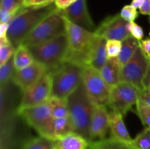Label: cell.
Here are the masks:
<instances>
[{
	"mask_svg": "<svg viewBox=\"0 0 150 149\" xmlns=\"http://www.w3.org/2000/svg\"><path fill=\"white\" fill-rule=\"evenodd\" d=\"M89 147V141L76 132L56 140V149H87Z\"/></svg>",
	"mask_w": 150,
	"mask_h": 149,
	"instance_id": "d6986e66",
	"label": "cell"
},
{
	"mask_svg": "<svg viewBox=\"0 0 150 149\" xmlns=\"http://www.w3.org/2000/svg\"><path fill=\"white\" fill-rule=\"evenodd\" d=\"M120 14L122 18H123L127 22H134V20L139 16L137 9L133 7L131 4L123 7Z\"/></svg>",
	"mask_w": 150,
	"mask_h": 149,
	"instance_id": "4dcf8cb0",
	"label": "cell"
},
{
	"mask_svg": "<svg viewBox=\"0 0 150 149\" xmlns=\"http://www.w3.org/2000/svg\"><path fill=\"white\" fill-rule=\"evenodd\" d=\"M127 29H128L130 34L133 37L136 38V39H138L139 41L143 39L144 33L143 29H142V26L138 25L135 22H129L128 24H127Z\"/></svg>",
	"mask_w": 150,
	"mask_h": 149,
	"instance_id": "d6a6232c",
	"label": "cell"
},
{
	"mask_svg": "<svg viewBox=\"0 0 150 149\" xmlns=\"http://www.w3.org/2000/svg\"><path fill=\"white\" fill-rule=\"evenodd\" d=\"M54 129L56 140L72 132H75L70 117L54 118Z\"/></svg>",
	"mask_w": 150,
	"mask_h": 149,
	"instance_id": "cb8c5ba5",
	"label": "cell"
},
{
	"mask_svg": "<svg viewBox=\"0 0 150 149\" xmlns=\"http://www.w3.org/2000/svg\"><path fill=\"white\" fill-rule=\"evenodd\" d=\"M16 71L14 64L13 56L4 64L0 65V83L1 86H4L9 80H12Z\"/></svg>",
	"mask_w": 150,
	"mask_h": 149,
	"instance_id": "484cf974",
	"label": "cell"
},
{
	"mask_svg": "<svg viewBox=\"0 0 150 149\" xmlns=\"http://www.w3.org/2000/svg\"><path fill=\"white\" fill-rule=\"evenodd\" d=\"M139 47L150 62V38L139 41Z\"/></svg>",
	"mask_w": 150,
	"mask_h": 149,
	"instance_id": "8d00e7d4",
	"label": "cell"
},
{
	"mask_svg": "<svg viewBox=\"0 0 150 149\" xmlns=\"http://www.w3.org/2000/svg\"><path fill=\"white\" fill-rule=\"evenodd\" d=\"M16 14L0 8V22L2 23H10Z\"/></svg>",
	"mask_w": 150,
	"mask_h": 149,
	"instance_id": "d590c367",
	"label": "cell"
},
{
	"mask_svg": "<svg viewBox=\"0 0 150 149\" xmlns=\"http://www.w3.org/2000/svg\"><path fill=\"white\" fill-rule=\"evenodd\" d=\"M28 48L35 61L45 65L48 70H54L66 61L69 52L65 34L42 44Z\"/></svg>",
	"mask_w": 150,
	"mask_h": 149,
	"instance_id": "5b68a950",
	"label": "cell"
},
{
	"mask_svg": "<svg viewBox=\"0 0 150 149\" xmlns=\"http://www.w3.org/2000/svg\"><path fill=\"white\" fill-rule=\"evenodd\" d=\"M82 83L94 104L104 106L108 105L111 87L104 80L99 70L90 66L84 67Z\"/></svg>",
	"mask_w": 150,
	"mask_h": 149,
	"instance_id": "ba28073f",
	"label": "cell"
},
{
	"mask_svg": "<svg viewBox=\"0 0 150 149\" xmlns=\"http://www.w3.org/2000/svg\"><path fill=\"white\" fill-rule=\"evenodd\" d=\"M25 0H1L0 8L17 14L24 7Z\"/></svg>",
	"mask_w": 150,
	"mask_h": 149,
	"instance_id": "83f0119b",
	"label": "cell"
},
{
	"mask_svg": "<svg viewBox=\"0 0 150 149\" xmlns=\"http://www.w3.org/2000/svg\"><path fill=\"white\" fill-rule=\"evenodd\" d=\"M9 24L8 23H2L0 24V37L7 36V31H8Z\"/></svg>",
	"mask_w": 150,
	"mask_h": 149,
	"instance_id": "60d3db41",
	"label": "cell"
},
{
	"mask_svg": "<svg viewBox=\"0 0 150 149\" xmlns=\"http://www.w3.org/2000/svg\"><path fill=\"white\" fill-rule=\"evenodd\" d=\"M149 149H150V148H149Z\"/></svg>",
	"mask_w": 150,
	"mask_h": 149,
	"instance_id": "7dc6e473",
	"label": "cell"
},
{
	"mask_svg": "<svg viewBox=\"0 0 150 149\" xmlns=\"http://www.w3.org/2000/svg\"><path fill=\"white\" fill-rule=\"evenodd\" d=\"M149 64V60L139 47L130 61L122 67L121 81L131 83L139 91L143 89V80Z\"/></svg>",
	"mask_w": 150,
	"mask_h": 149,
	"instance_id": "30bf717a",
	"label": "cell"
},
{
	"mask_svg": "<svg viewBox=\"0 0 150 149\" xmlns=\"http://www.w3.org/2000/svg\"><path fill=\"white\" fill-rule=\"evenodd\" d=\"M149 21H150V18H149Z\"/></svg>",
	"mask_w": 150,
	"mask_h": 149,
	"instance_id": "ee69618b",
	"label": "cell"
},
{
	"mask_svg": "<svg viewBox=\"0 0 150 149\" xmlns=\"http://www.w3.org/2000/svg\"><path fill=\"white\" fill-rule=\"evenodd\" d=\"M149 35H150V32H149Z\"/></svg>",
	"mask_w": 150,
	"mask_h": 149,
	"instance_id": "f6af8a7d",
	"label": "cell"
},
{
	"mask_svg": "<svg viewBox=\"0 0 150 149\" xmlns=\"http://www.w3.org/2000/svg\"><path fill=\"white\" fill-rule=\"evenodd\" d=\"M144 88H150V64L143 80Z\"/></svg>",
	"mask_w": 150,
	"mask_h": 149,
	"instance_id": "ab89813d",
	"label": "cell"
},
{
	"mask_svg": "<svg viewBox=\"0 0 150 149\" xmlns=\"http://www.w3.org/2000/svg\"><path fill=\"white\" fill-rule=\"evenodd\" d=\"M26 1H27V0H25V3H26Z\"/></svg>",
	"mask_w": 150,
	"mask_h": 149,
	"instance_id": "7bdbcfd3",
	"label": "cell"
},
{
	"mask_svg": "<svg viewBox=\"0 0 150 149\" xmlns=\"http://www.w3.org/2000/svg\"><path fill=\"white\" fill-rule=\"evenodd\" d=\"M58 9L55 3L40 8L23 7L9 23L7 37L15 48L23 43L30 32L45 17Z\"/></svg>",
	"mask_w": 150,
	"mask_h": 149,
	"instance_id": "6da1fadb",
	"label": "cell"
},
{
	"mask_svg": "<svg viewBox=\"0 0 150 149\" xmlns=\"http://www.w3.org/2000/svg\"><path fill=\"white\" fill-rule=\"evenodd\" d=\"M136 112L144 125L150 127V107L138 102L136 105Z\"/></svg>",
	"mask_w": 150,
	"mask_h": 149,
	"instance_id": "f546056e",
	"label": "cell"
},
{
	"mask_svg": "<svg viewBox=\"0 0 150 149\" xmlns=\"http://www.w3.org/2000/svg\"><path fill=\"white\" fill-rule=\"evenodd\" d=\"M110 131V115L104 105H94L90 124L91 143L105 139Z\"/></svg>",
	"mask_w": 150,
	"mask_h": 149,
	"instance_id": "9a60e30c",
	"label": "cell"
},
{
	"mask_svg": "<svg viewBox=\"0 0 150 149\" xmlns=\"http://www.w3.org/2000/svg\"><path fill=\"white\" fill-rule=\"evenodd\" d=\"M69 117L74 131L91 143L90 124L94 105L86 93L83 83L67 98Z\"/></svg>",
	"mask_w": 150,
	"mask_h": 149,
	"instance_id": "7a4b0ae2",
	"label": "cell"
},
{
	"mask_svg": "<svg viewBox=\"0 0 150 149\" xmlns=\"http://www.w3.org/2000/svg\"><path fill=\"white\" fill-rule=\"evenodd\" d=\"M62 15L74 24L91 32L96 29L88 11L86 0H78L64 10H60Z\"/></svg>",
	"mask_w": 150,
	"mask_h": 149,
	"instance_id": "4fadbf2b",
	"label": "cell"
},
{
	"mask_svg": "<svg viewBox=\"0 0 150 149\" xmlns=\"http://www.w3.org/2000/svg\"><path fill=\"white\" fill-rule=\"evenodd\" d=\"M110 132L111 137L117 140L131 145L133 139L130 137L123 120V115L117 111L109 112Z\"/></svg>",
	"mask_w": 150,
	"mask_h": 149,
	"instance_id": "e0dca14e",
	"label": "cell"
},
{
	"mask_svg": "<svg viewBox=\"0 0 150 149\" xmlns=\"http://www.w3.org/2000/svg\"><path fill=\"white\" fill-rule=\"evenodd\" d=\"M51 97V74L47 72L36 83L23 92L18 109L36 106L49 101Z\"/></svg>",
	"mask_w": 150,
	"mask_h": 149,
	"instance_id": "8fae6325",
	"label": "cell"
},
{
	"mask_svg": "<svg viewBox=\"0 0 150 149\" xmlns=\"http://www.w3.org/2000/svg\"><path fill=\"white\" fill-rule=\"evenodd\" d=\"M138 102L150 107V88H144L139 91Z\"/></svg>",
	"mask_w": 150,
	"mask_h": 149,
	"instance_id": "e575fe53",
	"label": "cell"
},
{
	"mask_svg": "<svg viewBox=\"0 0 150 149\" xmlns=\"http://www.w3.org/2000/svg\"><path fill=\"white\" fill-rule=\"evenodd\" d=\"M106 39L96 34L95 41L86 56V66H90L99 71L101 70L108 59L106 51Z\"/></svg>",
	"mask_w": 150,
	"mask_h": 149,
	"instance_id": "2e32d148",
	"label": "cell"
},
{
	"mask_svg": "<svg viewBox=\"0 0 150 149\" xmlns=\"http://www.w3.org/2000/svg\"><path fill=\"white\" fill-rule=\"evenodd\" d=\"M65 34V23L61 10L57 9L50 13L30 32L23 40L26 47L40 45Z\"/></svg>",
	"mask_w": 150,
	"mask_h": 149,
	"instance_id": "8992f818",
	"label": "cell"
},
{
	"mask_svg": "<svg viewBox=\"0 0 150 149\" xmlns=\"http://www.w3.org/2000/svg\"><path fill=\"white\" fill-rule=\"evenodd\" d=\"M55 0H27L24 4V7L40 8L54 4Z\"/></svg>",
	"mask_w": 150,
	"mask_h": 149,
	"instance_id": "836d02e7",
	"label": "cell"
},
{
	"mask_svg": "<svg viewBox=\"0 0 150 149\" xmlns=\"http://www.w3.org/2000/svg\"><path fill=\"white\" fill-rule=\"evenodd\" d=\"M122 49V41L109 39L106 42V51L108 58H117Z\"/></svg>",
	"mask_w": 150,
	"mask_h": 149,
	"instance_id": "f1b7e54d",
	"label": "cell"
},
{
	"mask_svg": "<svg viewBox=\"0 0 150 149\" xmlns=\"http://www.w3.org/2000/svg\"><path fill=\"white\" fill-rule=\"evenodd\" d=\"M49 103L54 118H65L69 116L67 99L51 97V99H49Z\"/></svg>",
	"mask_w": 150,
	"mask_h": 149,
	"instance_id": "d4e9b609",
	"label": "cell"
},
{
	"mask_svg": "<svg viewBox=\"0 0 150 149\" xmlns=\"http://www.w3.org/2000/svg\"><path fill=\"white\" fill-rule=\"evenodd\" d=\"M48 71L45 65L35 61L27 67L16 70L12 80L23 92L36 83Z\"/></svg>",
	"mask_w": 150,
	"mask_h": 149,
	"instance_id": "5bb4252c",
	"label": "cell"
},
{
	"mask_svg": "<svg viewBox=\"0 0 150 149\" xmlns=\"http://www.w3.org/2000/svg\"><path fill=\"white\" fill-rule=\"evenodd\" d=\"M17 113L40 136L56 140L54 129V118L49 101L36 106L18 109Z\"/></svg>",
	"mask_w": 150,
	"mask_h": 149,
	"instance_id": "52a82bcc",
	"label": "cell"
},
{
	"mask_svg": "<svg viewBox=\"0 0 150 149\" xmlns=\"http://www.w3.org/2000/svg\"><path fill=\"white\" fill-rule=\"evenodd\" d=\"M128 23L122 18L120 14L109 16L97 28L95 33L106 40L117 39L122 41L131 35L127 29Z\"/></svg>",
	"mask_w": 150,
	"mask_h": 149,
	"instance_id": "7c38bea8",
	"label": "cell"
},
{
	"mask_svg": "<svg viewBox=\"0 0 150 149\" xmlns=\"http://www.w3.org/2000/svg\"><path fill=\"white\" fill-rule=\"evenodd\" d=\"M13 58H14V64L16 70L27 67L35 61L29 48L23 44L19 45L16 49L13 55Z\"/></svg>",
	"mask_w": 150,
	"mask_h": 149,
	"instance_id": "44dd1931",
	"label": "cell"
},
{
	"mask_svg": "<svg viewBox=\"0 0 150 149\" xmlns=\"http://www.w3.org/2000/svg\"><path fill=\"white\" fill-rule=\"evenodd\" d=\"M90 149H135L131 145L117 140L113 137L96 140L89 143Z\"/></svg>",
	"mask_w": 150,
	"mask_h": 149,
	"instance_id": "7402d4cb",
	"label": "cell"
},
{
	"mask_svg": "<svg viewBox=\"0 0 150 149\" xmlns=\"http://www.w3.org/2000/svg\"><path fill=\"white\" fill-rule=\"evenodd\" d=\"M55 149H56V148H55Z\"/></svg>",
	"mask_w": 150,
	"mask_h": 149,
	"instance_id": "bcb514c9",
	"label": "cell"
},
{
	"mask_svg": "<svg viewBox=\"0 0 150 149\" xmlns=\"http://www.w3.org/2000/svg\"><path fill=\"white\" fill-rule=\"evenodd\" d=\"M56 140L40 136L25 142L21 149H55Z\"/></svg>",
	"mask_w": 150,
	"mask_h": 149,
	"instance_id": "603a6c76",
	"label": "cell"
},
{
	"mask_svg": "<svg viewBox=\"0 0 150 149\" xmlns=\"http://www.w3.org/2000/svg\"><path fill=\"white\" fill-rule=\"evenodd\" d=\"M83 68L81 64L66 60L48 70L51 74V97L67 99L82 82Z\"/></svg>",
	"mask_w": 150,
	"mask_h": 149,
	"instance_id": "3957f363",
	"label": "cell"
},
{
	"mask_svg": "<svg viewBox=\"0 0 150 149\" xmlns=\"http://www.w3.org/2000/svg\"><path fill=\"white\" fill-rule=\"evenodd\" d=\"M131 145L135 149H149L150 127H146L136 136V138L133 139Z\"/></svg>",
	"mask_w": 150,
	"mask_h": 149,
	"instance_id": "4316f807",
	"label": "cell"
},
{
	"mask_svg": "<svg viewBox=\"0 0 150 149\" xmlns=\"http://www.w3.org/2000/svg\"><path fill=\"white\" fill-rule=\"evenodd\" d=\"M144 1V0H132V2H131V5L133 7H134L136 9H140V7H142V4H143Z\"/></svg>",
	"mask_w": 150,
	"mask_h": 149,
	"instance_id": "b9f144b4",
	"label": "cell"
},
{
	"mask_svg": "<svg viewBox=\"0 0 150 149\" xmlns=\"http://www.w3.org/2000/svg\"><path fill=\"white\" fill-rule=\"evenodd\" d=\"M64 19L69 47L66 60L74 61L85 67L86 56L95 41L96 34L74 24L64 17Z\"/></svg>",
	"mask_w": 150,
	"mask_h": 149,
	"instance_id": "277c9868",
	"label": "cell"
},
{
	"mask_svg": "<svg viewBox=\"0 0 150 149\" xmlns=\"http://www.w3.org/2000/svg\"><path fill=\"white\" fill-rule=\"evenodd\" d=\"M139 12L142 15H149L150 18V0H144L143 4L139 9Z\"/></svg>",
	"mask_w": 150,
	"mask_h": 149,
	"instance_id": "f35d334b",
	"label": "cell"
},
{
	"mask_svg": "<svg viewBox=\"0 0 150 149\" xmlns=\"http://www.w3.org/2000/svg\"><path fill=\"white\" fill-rule=\"evenodd\" d=\"M139 90L133 84L120 81L111 87L108 106L112 110L120 112L124 116L137 105Z\"/></svg>",
	"mask_w": 150,
	"mask_h": 149,
	"instance_id": "9c48e42d",
	"label": "cell"
},
{
	"mask_svg": "<svg viewBox=\"0 0 150 149\" xmlns=\"http://www.w3.org/2000/svg\"><path fill=\"white\" fill-rule=\"evenodd\" d=\"M16 48L12 44L0 46V65L7 62L13 55Z\"/></svg>",
	"mask_w": 150,
	"mask_h": 149,
	"instance_id": "1f68e13d",
	"label": "cell"
},
{
	"mask_svg": "<svg viewBox=\"0 0 150 149\" xmlns=\"http://www.w3.org/2000/svg\"><path fill=\"white\" fill-rule=\"evenodd\" d=\"M122 65L118 58H108L100 70L103 78L110 87L116 86L121 81Z\"/></svg>",
	"mask_w": 150,
	"mask_h": 149,
	"instance_id": "ac0fdd59",
	"label": "cell"
},
{
	"mask_svg": "<svg viewBox=\"0 0 150 149\" xmlns=\"http://www.w3.org/2000/svg\"><path fill=\"white\" fill-rule=\"evenodd\" d=\"M139 48V41L133 37L132 35L122 41L121 52L120 56L117 57L122 67H123L127 61H130Z\"/></svg>",
	"mask_w": 150,
	"mask_h": 149,
	"instance_id": "ffe728a7",
	"label": "cell"
},
{
	"mask_svg": "<svg viewBox=\"0 0 150 149\" xmlns=\"http://www.w3.org/2000/svg\"><path fill=\"white\" fill-rule=\"evenodd\" d=\"M77 1L78 0H55V4L59 10H64Z\"/></svg>",
	"mask_w": 150,
	"mask_h": 149,
	"instance_id": "74e56055",
	"label": "cell"
}]
</instances>
